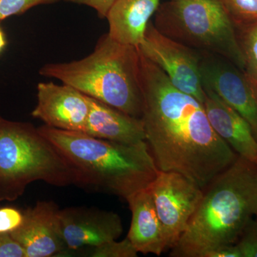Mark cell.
I'll return each instance as SVG.
<instances>
[{"instance_id": "1", "label": "cell", "mask_w": 257, "mask_h": 257, "mask_svg": "<svg viewBox=\"0 0 257 257\" xmlns=\"http://www.w3.org/2000/svg\"><path fill=\"white\" fill-rule=\"evenodd\" d=\"M140 80L145 141L157 168L204 189L238 155L211 127L204 104L177 89L140 52Z\"/></svg>"}, {"instance_id": "2", "label": "cell", "mask_w": 257, "mask_h": 257, "mask_svg": "<svg viewBox=\"0 0 257 257\" xmlns=\"http://www.w3.org/2000/svg\"><path fill=\"white\" fill-rule=\"evenodd\" d=\"M204 189L170 256L203 257L214 248L237 242L257 213V163L238 156Z\"/></svg>"}, {"instance_id": "3", "label": "cell", "mask_w": 257, "mask_h": 257, "mask_svg": "<svg viewBox=\"0 0 257 257\" xmlns=\"http://www.w3.org/2000/svg\"><path fill=\"white\" fill-rule=\"evenodd\" d=\"M38 128L68 162L76 185L127 200L148 188L160 171L146 141L127 145L45 124Z\"/></svg>"}, {"instance_id": "4", "label": "cell", "mask_w": 257, "mask_h": 257, "mask_svg": "<svg viewBox=\"0 0 257 257\" xmlns=\"http://www.w3.org/2000/svg\"><path fill=\"white\" fill-rule=\"evenodd\" d=\"M39 73L141 119L140 52L137 47L115 41L108 33L100 37L87 57L45 64Z\"/></svg>"}, {"instance_id": "5", "label": "cell", "mask_w": 257, "mask_h": 257, "mask_svg": "<svg viewBox=\"0 0 257 257\" xmlns=\"http://www.w3.org/2000/svg\"><path fill=\"white\" fill-rule=\"evenodd\" d=\"M37 181L76 184L68 162L38 128L0 116V202L17 200Z\"/></svg>"}, {"instance_id": "6", "label": "cell", "mask_w": 257, "mask_h": 257, "mask_svg": "<svg viewBox=\"0 0 257 257\" xmlns=\"http://www.w3.org/2000/svg\"><path fill=\"white\" fill-rule=\"evenodd\" d=\"M154 25L172 40L224 57L245 72L234 23L221 0H168L159 7Z\"/></svg>"}, {"instance_id": "7", "label": "cell", "mask_w": 257, "mask_h": 257, "mask_svg": "<svg viewBox=\"0 0 257 257\" xmlns=\"http://www.w3.org/2000/svg\"><path fill=\"white\" fill-rule=\"evenodd\" d=\"M138 48L163 71L177 89L204 104L205 92L201 77L200 52L161 33L152 21Z\"/></svg>"}, {"instance_id": "8", "label": "cell", "mask_w": 257, "mask_h": 257, "mask_svg": "<svg viewBox=\"0 0 257 257\" xmlns=\"http://www.w3.org/2000/svg\"><path fill=\"white\" fill-rule=\"evenodd\" d=\"M148 189L165 230L167 248H172L187 229L204 189L182 174L160 170Z\"/></svg>"}, {"instance_id": "9", "label": "cell", "mask_w": 257, "mask_h": 257, "mask_svg": "<svg viewBox=\"0 0 257 257\" xmlns=\"http://www.w3.org/2000/svg\"><path fill=\"white\" fill-rule=\"evenodd\" d=\"M200 72L204 89L215 93L239 113L257 140V85L253 79L224 57L208 53H202Z\"/></svg>"}, {"instance_id": "10", "label": "cell", "mask_w": 257, "mask_h": 257, "mask_svg": "<svg viewBox=\"0 0 257 257\" xmlns=\"http://www.w3.org/2000/svg\"><path fill=\"white\" fill-rule=\"evenodd\" d=\"M37 89L34 118L50 127L84 133L90 107L89 96L65 84L40 82Z\"/></svg>"}, {"instance_id": "11", "label": "cell", "mask_w": 257, "mask_h": 257, "mask_svg": "<svg viewBox=\"0 0 257 257\" xmlns=\"http://www.w3.org/2000/svg\"><path fill=\"white\" fill-rule=\"evenodd\" d=\"M23 213V224L10 234L21 245L25 257L58 256L68 249L57 204L42 201Z\"/></svg>"}, {"instance_id": "12", "label": "cell", "mask_w": 257, "mask_h": 257, "mask_svg": "<svg viewBox=\"0 0 257 257\" xmlns=\"http://www.w3.org/2000/svg\"><path fill=\"white\" fill-rule=\"evenodd\" d=\"M62 235L68 250L98 246L117 240L123 232L121 218L113 211L85 207L60 209Z\"/></svg>"}, {"instance_id": "13", "label": "cell", "mask_w": 257, "mask_h": 257, "mask_svg": "<svg viewBox=\"0 0 257 257\" xmlns=\"http://www.w3.org/2000/svg\"><path fill=\"white\" fill-rule=\"evenodd\" d=\"M204 107L211 127L238 156L257 163V140L251 126L215 93L204 89Z\"/></svg>"}, {"instance_id": "14", "label": "cell", "mask_w": 257, "mask_h": 257, "mask_svg": "<svg viewBox=\"0 0 257 257\" xmlns=\"http://www.w3.org/2000/svg\"><path fill=\"white\" fill-rule=\"evenodd\" d=\"M132 221L127 238L138 253L160 256L167 248L165 230L148 188L127 199Z\"/></svg>"}, {"instance_id": "15", "label": "cell", "mask_w": 257, "mask_h": 257, "mask_svg": "<svg viewBox=\"0 0 257 257\" xmlns=\"http://www.w3.org/2000/svg\"><path fill=\"white\" fill-rule=\"evenodd\" d=\"M89 97L90 107L84 133L94 138L127 145L145 141L141 119Z\"/></svg>"}, {"instance_id": "16", "label": "cell", "mask_w": 257, "mask_h": 257, "mask_svg": "<svg viewBox=\"0 0 257 257\" xmlns=\"http://www.w3.org/2000/svg\"><path fill=\"white\" fill-rule=\"evenodd\" d=\"M161 0H115L106 16L108 35L119 43L138 47Z\"/></svg>"}, {"instance_id": "17", "label": "cell", "mask_w": 257, "mask_h": 257, "mask_svg": "<svg viewBox=\"0 0 257 257\" xmlns=\"http://www.w3.org/2000/svg\"><path fill=\"white\" fill-rule=\"evenodd\" d=\"M236 37L245 64V72L257 77V20L235 26Z\"/></svg>"}, {"instance_id": "18", "label": "cell", "mask_w": 257, "mask_h": 257, "mask_svg": "<svg viewBox=\"0 0 257 257\" xmlns=\"http://www.w3.org/2000/svg\"><path fill=\"white\" fill-rule=\"evenodd\" d=\"M235 26L257 20V0H221Z\"/></svg>"}, {"instance_id": "19", "label": "cell", "mask_w": 257, "mask_h": 257, "mask_svg": "<svg viewBox=\"0 0 257 257\" xmlns=\"http://www.w3.org/2000/svg\"><path fill=\"white\" fill-rule=\"evenodd\" d=\"M89 256L92 257H137L138 251L128 238L116 240L93 246Z\"/></svg>"}, {"instance_id": "20", "label": "cell", "mask_w": 257, "mask_h": 257, "mask_svg": "<svg viewBox=\"0 0 257 257\" xmlns=\"http://www.w3.org/2000/svg\"><path fill=\"white\" fill-rule=\"evenodd\" d=\"M61 0H0V21L23 15L39 5H52Z\"/></svg>"}, {"instance_id": "21", "label": "cell", "mask_w": 257, "mask_h": 257, "mask_svg": "<svg viewBox=\"0 0 257 257\" xmlns=\"http://www.w3.org/2000/svg\"><path fill=\"white\" fill-rule=\"evenodd\" d=\"M241 257H257V221H248L236 243Z\"/></svg>"}, {"instance_id": "22", "label": "cell", "mask_w": 257, "mask_h": 257, "mask_svg": "<svg viewBox=\"0 0 257 257\" xmlns=\"http://www.w3.org/2000/svg\"><path fill=\"white\" fill-rule=\"evenodd\" d=\"M24 220V213L17 208H0V234L12 233L18 229Z\"/></svg>"}, {"instance_id": "23", "label": "cell", "mask_w": 257, "mask_h": 257, "mask_svg": "<svg viewBox=\"0 0 257 257\" xmlns=\"http://www.w3.org/2000/svg\"><path fill=\"white\" fill-rule=\"evenodd\" d=\"M0 257H25L23 248L10 233L0 234Z\"/></svg>"}, {"instance_id": "24", "label": "cell", "mask_w": 257, "mask_h": 257, "mask_svg": "<svg viewBox=\"0 0 257 257\" xmlns=\"http://www.w3.org/2000/svg\"><path fill=\"white\" fill-rule=\"evenodd\" d=\"M74 4L86 5L95 10L101 19H106L115 0H64Z\"/></svg>"}, {"instance_id": "25", "label": "cell", "mask_w": 257, "mask_h": 257, "mask_svg": "<svg viewBox=\"0 0 257 257\" xmlns=\"http://www.w3.org/2000/svg\"><path fill=\"white\" fill-rule=\"evenodd\" d=\"M203 257H241L236 243L219 246L204 253Z\"/></svg>"}, {"instance_id": "26", "label": "cell", "mask_w": 257, "mask_h": 257, "mask_svg": "<svg viewBox=\"0 0 257 257\" xmlns=\"http://www.w3.org/2000/svg\"><path fill=\"white\" fill-rule=\"evenodd\" d=\"M6 37H5L4 32L3 31L1 27H0V53L4 50L5 47H6Z\"/></svg>"}, {"instance_id": "27", "label": "cell", "mask_w": 257, "mask_h": 257, "mask_svg": "<svg viewBox=\"0 0 257 257\" xmlns=\"http://www.w3.org/2000/svg\"><path fill=\"white\" fill-rule=\"evenodd\" d=\"M251 78H252L253 79V81H254L255 83H256V85H257V77H256V78H253V77H251Z\"/></svg>"}, {"instance_id": "28", "label": "cell", "mask_w": 257, "mask_h": 257, "mask_svg": "<svg viewBox=\"0 0 257 257\" xmlns=\"http://www.w3.org/2000/svg\"><path fill=\"white\" fill-rule=\"evenodd\" d=\"M256 216H257V213H256Z\"/></svg>"}]
</instances>
